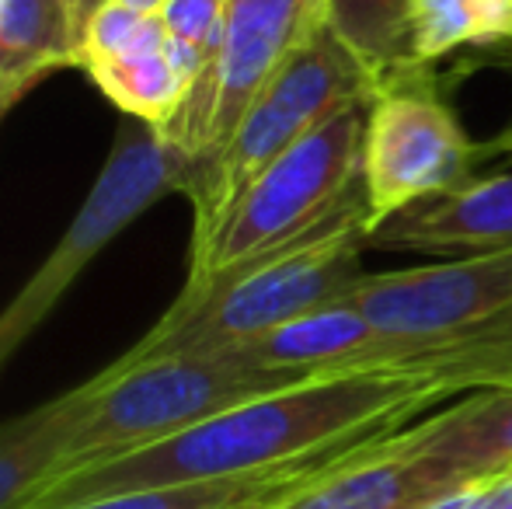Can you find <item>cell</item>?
<instances>
[{
    "mask_svg": "<svg viewBox=\"0 0 512 509\" xmlns=\"http://www.w3.org/2000/svg\"><path fill=\"white\" fill-rule=\"evenodd\" d=\"M370 91L373 77L356 60V53L328 25L317 28L279 67V74L258 91L227 147L213 161L185 175L182 192H189L196 203V238L213 231V224L230 210V203L276 157L297 147L304 136L328 123L345 105L370 98Z\"/></svg>",
    "mask_w": 512,
    "mask_h": 509,
    "instance_id": "cell-5",
    "label": "cell"
},
{
    "mask_svg": "<svg viewBox=\"0 0 512 509\" xmlns=\"http://www.w3.org/2000/svg\"><path fill=\"white\" fill-rule=\"evenodd\" d=\"M39 84V77H18V81H0V123L7 119V112Z\"/></svg>",
    "mask_w": 512,
    "mask_h": 509,
    "instance_id": "cell-24",
    "label": "cell"
},
{
    "mask_svg": "<svg viewBox=\"0 0 512 509\" xmlns=\"http://www.w3.org/2000/svg\"><path fill=\"white\" fill-rule=\"evenodd\" d=\"M366 98L304 136L269 164L230 210L192 241L189 283L227 272L304 238L363 192Z\"/></svg>",
    "mask_w": 512,
    "mask_h": 509,
    "instance_id": "cell-4",
    "label": "cell"
},
{
    "mask_svg": "<svg viewBox=\"0 0 512 509\" xmlns=\"http://www.w3.org/2000/svg\"><path fill=\"white\" fill-rule=\"evenodd\" d=\"M411 0H328L324 25L356 53L373 84L411 60L408 49Z\"/></svg>",
    "mask_w": 512,
    "mask_h": 509,
    "instance_id": "cell-19",
    "label": "cell"
},
{
    "mask_svg": "<svg viewBox=\"0 0 512 509\" xmlns=\"http://www.w3.org/2000/svg\"><path fill=\"white\" fill-rule=\"evenodd\" d=\"M164 42H168V32L161 25V14H140L133 7L119 4V0H108L84 32L74 67L88 70L95 63L115 60V56L161 49Z\"/></svg>",
    "mask_w": 512,
    "mask_h": 509,
    "instance_id": "cell-20",
    "label": "cell"
},
{
    "mask_svg": "<svg viewBox=\"0 0 512 509\" xmlns=\"http://www.w3.org/2000/svg\"><path fill=\"white\" fill-rule=\"evenodd\" d=\"M324 4L328 0H227L220 53L161 129L185 154L189 171L227 147L258 91L324 25Z\"/></svg>",
    "mask_w": 512,
    "mask_h": 509,
    "instance_id": "cell-8",
    "label": "cell"
},
{
    "mask_svg": "<svg viewBox=\"0 0 512 509\" xmlns=\"http://www.w3.org/2000/svg\"><path fill=\"white\" fill-rule=\"evenodd\" d=\"M481 509H512V475H506V478H499V482H495V489L485 496Z\"/></svg>",
    "mask_w": 512,
    "mask_h": 509,
    "instance_id": "cell-25",
    "label": "cell"
},
{
    "mask_svg": "<svg viewBox=\"0 0 512 509\" xmlns=\"http://www.w3.org/2000/svg\"><path fill=\"white\" fill-rule=\"evenodd\" d=\"M304 381H314V374L258 370L227 356H168L136 367L112 363L88 381V401L46 485Z\"/></svg>",
    "mask_w": 512,
    "mask_h": 509,
    "instance_id": "cell-3",
    "label": "cell"
},
{
    "mask_svg": "<svg viewBox=\"0 0 512 509\" xmlns=\"http://www.w3.org/2000/svg\"><path fill=\"white\" fill-rule=\"evenodd\" d=\"M512 46V0H411V60H443L460 49Z\"/></svg>",
    "mask_w": 512,
    "mask_h": 509,
    "instance_id": "cell-16",
    "label": "cell"
},
{
    "mask_svg": "<svg viewBox=\"0 0 512 509\" xmlns=\"http://www.w3.org/2000/svg\"><path fill=\"white\" fill-rule=\"evenodd\" d=\"M60 4L70 21V35H74V63H77V49H81V42H84V32H88V25L95 21V14L102 11L108 0H60Z\"/></svg>",
    "mask_w": 512,
    "mask_h": 509,
    "instance_id": "cell-23",
    "label": "cell"
},
{
    "mask_svg": "<svg viewBox=\"0 0 512 509\" xmlns=\"http://www.w3.org/2000/svg\"><path fill=\"white\" fill-rule=\"evenodd\" d=\"M446 394L411 374H335L244 401L133 454L91 464L39 489L18 509H74L164 485L216 482L328 450L356 436L391 433Z\"/></svg>",
    "mask_w": 512,
    "mask_h": 509,
    "instance_id": "cell-1",
    "label": "cell"
},
{
    "mask_svg": "<svg viewBox=\"0 0 512 509\" xmlns=\"http://www.w3.org/2000/svg\"><path fill=\"white\" fill-rule=\"evenodd\" d=\"M394 433L366 443L352 461L276 509H422L474 482L436 457L401 450Z\"/></svg>",
    "mask_w": 512,
    "mask_h": 509,
    "instance_id": "cell-11",
    "label": "cell"
},
{
    "mask_svg": "<svg viewBox=\"0 0 512 509\" xmlns=\"http://www.w3.org/2000/svg\"><path fill=\"white\" fill-rule=\"evenodd\" d=\"M185 171H189L185 154L164 140L157 126H119L112 154L91 185L84 206L46 255V262L28 276V283L0 314V370L14 349L42 325V318H49V311L77 283V276L136 217H143L164 196L185 189Z\"/></svg>",
    "mask_w": 512,
    "mask_h": 509,
    "instance_id": "cell-7",
    "label": "cell"
},
{
    "mask_svg": "<svg viewBox=\"0 0 512 509\" xmlns=\"http://www.w3.org/2000/svg\"><path fill=\"white\" fill-rule=\"evenodd\" d=\"M499 147H502V150H506V154L512 157V123H509V129H506V133H502V140H499Z\"/></svg>",
    "mask_w": 512,
    "mask_h": 509,
    "instance_id": "cell-27",
    "label": "cell"
},
{
    "mask_svg": "<svg viewBox=\"0 0 512 509\" xmlns=\"http://www.w3.org/2000/svg\"><path fill=\"white\" fill-rule=\"evenodd\" d=\"M401 450L457 468L474 478L512 475V391H474L432 419L394 433Z\"/></svg>",
    "mask_w": 512,
    "mask_h": 509,
    "instance_id": "cell-13",
    "label": "cell"
},
{
    "mask_svg": "<svg viewBox=\"0 0 512 509\" xmlns=\"http://www.w3.org/2000/svg\"><path fill=\"white\" fill-rule=\"evenodd\" d=\"M394 335H450L512 307V248L401 272H366L345 297Z\"/></svg>",
    "mask_w": 512,
    "mask_h": 509,
    "instance_id": "cell-9",
    "label": "cell"
},
{
    "mask_svg": "<svg viewBox=\"0 0 512 509\" xmlns=\"http://www.w3.org/2000/svg\"><path fill=\"white\" fill-rule=\"evenodd\" d=\"M363 248L366 203L359 192L304 238L216 272L203 283H185L182 297L157 321L154 332L115 363L136 367L168 356H213L276 332L304 314L342 304L366 276Z\"/></svg>",
    "mask_w": 512,
    "mask_h": 509,
    "instance_id": "cell-2",
    "label": "cell"
},
{
    "mask_svg": "<svg viewBox=\"0 0 512 509\" xmlns=\"http://www.w3.org/2000/svg\"><path fill=\"white\" fill-rule=\"evenodd\" d=\"M398 374L425 377L450 398L460 391H512V307L450 335H415Z\"/></svg>",
    "mask_w": 512,
    "mask_h": 509,
    "instance_id": "cell-14",
    "label": "cell"
},
{
    "mask_svg": "<svg viewBox=\"0 0 512 509\" xmlns=\"http://www.w3.org/2000/svg\"><path fill=\"white\" fill-rule=\"evenodd\" d=\"M495 482H499V478L471 482V485H464V489H457V492H446V496H439L436 503H429V506H422V509H481L485 496L495 489Z\"/></svg>",
    "mask_w": 512,
    "mask_h": 509,
    "instance_id": "cell-22",
    "label": "cell"
},
{
    "mask_svg": "<svg viewBox=\"0 0 512 509\" xmlns=\"http://www.w3.org/2000/svg\"><path fill=\"white\" fill-rule=\"evenodd\" d=\"M119 4L133 7V11H140V14H161L168 0H119Z\"/></svg>",
    "mask_w": 512,
    "mask_h": 509,
    "instance_id": "cell-26",
    "label": "cell"
},
{
    "mask_svg": "<svg viewBox=\"0 0 512 509\" xmlns=\"http://www.w3.org/2000/svg\"><path fill=\"white\" fill-rule=\"evenodd\" d=\"M485 150L467 136L425 63H401L366 98V238L405 206L471 182Z\"/></svg>",
    "mask_w": 512,
    "mask_h": 509,
    "instance_id": "cell-6",
    "label": "cell"
},
{
    "mask_svg": "<svg viewBox=\"0 0 512 509\" xmlns=\"http://www.w3.org/2000/svg\"><path fill=\"white\" fill-rule=\"evenodd\" d=\"M377 252L471 258L512 248V171L474 175L457 189L405 206L366 238Z\"/></svg>",
    "mask_w": 512,
    "mask_h": 509,
    "instance_id": "cell-10",
    "label": "cell"
},
{
    "mask_svg": "<svg viewBox=\"0 0 512 509\" xmlns=\"http://www.w3.org/2000/svg\"><path fill=\"white\" fill-rule=\"evenodd\" d=\"M164 46L115 56V60L88 67V77L98 84V91L115 109H122L126 116L157 129H164L178 116L185 95H189V84L175 70V63L168 60V49Z\"/></svg>",
    "mask_w": 512,
    "mask_h": 509,
    "instance_id": "cell-18",
    "label": "cell"
},
{
    "mask_svg": "<svg viewBox=\"0 0 512 509\" xmlns=\"http://www.w3.org/2000/svg\"><path fill=\"white\" fill-rule=\"evenodd\" d=\"M380 436H387V433L356 436V440L335 443V447H328V450H317V454L286 461V464H279V468L251 471V475L122 492V496L95 499V503H84L74 509H276L279 503H286V499L300 496V492L310 489L314 482H321V478L331 475L335 468H342L345 461H352L366 443L380 440Z\"/></svg>",
    "mask_w": 512,
    "mask_h": 509,
    "instance_id": "cell-12",
    "label": "cell"
},
{
    "mask_svg": "<svg viewBox=\"0 0 512 509\" xmlns=\"http://www.w3.org/2000/svg\"><path fill=\"white\" fill-rule=\"evenodd\" d=\"M223 18H227V0H168L161 11L168 39L196 49L209 63L220 53Z\"/></svg>",
    "mask_w": 512,
    "mask_h": 509,
    "instance_id": "cell-21",
    "label": "cell"
},
{
    "mask_svg": "<svg viewBox=\"0 0 512 509\" xmlns=\"http://www.w3.org/2000/svg\"><path fill=\"white\" fill-rule=\"evenodd\" d=\"M88 401V384L0 426V509H18L46 485Z\"/></svg>",
    "mask_w": 512,
    "mask_h": 509,
    "instance_id": "cell-15",
    "label": "cell"
},
{
    "mask_svg": "<svg viewBox=\"0 0 512 509\" xmlns=\"http://www.w3.org/2000/svg\"><path fill=\"white\" fill-rule=\"evenodd\" d=\"M74 67V35L60 0H0V81Z\"/></svg>",
    "mask_w": 512,
    "mask_h": 509,
    "instance_id": "cell-17",
    "label": "cell"
}]
</instances>
